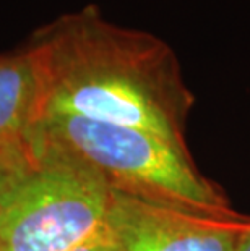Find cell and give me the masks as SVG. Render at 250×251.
Segmentation results:
<instances>
[{
  "instance_id": "6da1fadb",
  "label": "cell",
  "mask_w": 250,
  "mask_h": 251,
  "mask_svg": "<svg viewBox=\"0 0 250 251\" xmlns=\"http://www.w3.org/2000/svg\"><path fill=\"white\" fill-rule=\"evenodd\" d=\"M26 49L39 75L41 119L70 115L138 128L189 148L195 96L161 37L115 25L86 5L38 29Z\"/></svg>"
},
{
  "instance_id": "7a4b0ae2",
  "label": "cell",
  "mask_w": 250,
  "mask_h": 251,
  "mask_svg": "<svg viewBox=\"0 0 250 251\" xmlns=\"http://www.w3.org/2000/svg\"><path fill=\"white\" fill-rule=\"evenodd\" d=\"M112 190L39 124L0 152V247L70 251L108 219Z\"/></svg>"
},
{
  "instance_id": "3957f363",
  "label": "cell",
  "mask_w": 250,
  "mask_h": 251,
  "mask_svg": "<svg viewBox=\"0 0 250 251\" xmlns=\"http://www.w3.org/2000/svg\"><path fill=\"white\" fill-rule=\"evenodd\" d=\"M106 180L109 188L177 209L231 216V201L220 185L195 165L189 148L154 133L70 115L38 122Z\"/></svg>"
},
{
  "instance_id": "277c9868",
  "label": "cell",
  "mask_w": 250,
  "mask_h": 251,
  "mask_svg": "<svg viewBox=\"0 0 250 251\" xmlns=\"http://www.w3.org/2000/svg\"><path fill=\"white\" fill-rule=\"evenodd\" d=\"M106 226L122 251H239L250 216H216L112 191Z\"/></svg>"
},
{
  "instance_id": "5b68a950",
  "label": "cell",
  "mask_w": 250,
  "mask_h": 251,
  "mask_svg": "<svg viewBox=\"0 0 250 251\" xmlns=\"http://www.w3.org/2000/svg\"><path fill=\"white\" fill-rule=\"evenodd\" d=\"M41 119V83L29 50L0 55V152L23 141Z\"/></svg>"
},
{
  "instance_id": "8992f818",
  "label": "cell",
  "mask_w": 250,
  "mask_h": 251,
  "mask_svg": "<svg viewBox=\"0 0 250 251\" xmlns=\"http://www.w3.org/2000/svg\"><path fill=\"white\" fill-rule=\"evenodd\" d=\"M70 251H122V250L119 247V243H117V240L114 238V235L111 233L108 226L104 224L96 233H93L91 237L77 245Z\"/></svg>"
},
{
  "instance_id": "52a82bcc",
  "label": "cell",
  "mask_w": 250,
  "mask_h": 251,
  "mask_svg": "<svg viewBox=\"0 0 250 251\" xmlns=\"http://www.w3.org/2000/svg\"><path fill=\"white\" fill-rule=\"evenodd\" d=\"M239 251H250V233L244 238V242L241 243V247H239Z\"/></svg>"
},
{
  "instance_id": "ba28073f",
  "label": "cell",
  "mask_w": 250,
  "mask_h": 251,
  "mask_svg": "<svg viewBox=\"0 0 250 251\" xmlns=\"http://www.w3.org/2000/svg\"><path fill=\"white\" fill-rule=\"evenodd\" d=\"M0 251H8V250H5L3 247H0Z\"/></svg>"
}]
</instances>
